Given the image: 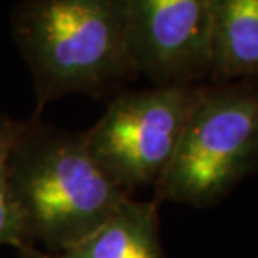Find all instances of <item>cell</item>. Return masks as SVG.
<instances>
[{
  "instance_id": "1",
  "label": "cell",
  "mask_w": 258,
  "mask_h": 258,
  "mask_svg": "<svg viewBox=\"0 0 258 258\" xmlns=\"http://www.w3.org/2000/svg\"><path fill=\"white\" fill-rule=\"evenodd\" d=\"M7 186L27 258L79 243L129 198L97 166L84 133L37 116L24 121L9 154Z\"/></svg>"
},
{
  "instance_id": "2",
  "label": "cell",
  "mask_w": 258,
  "mask_h": 258,
  "mask_svg": "<svg viewBox=\"0 0 258 258\" xmlns=\"http://www.w3.org/2000/svg\"><path fill=\"white\" fill-rule=\"evenodd\" d=\"M127 0H24L14 42L32 74L35 111L69 94L106 97L136 79L126 50Z\"/></svg>"
},
{
  "instance_id": "3",
  "label": "cell",
  "mask_w": 258,
  "mask_h": 258,
  "mask_svg": "<svg viewBox=\"0 0 258 258\" xmlns=\"http://www.w3.org/2000/svg\"><path fill=\"white\" fill-rule=\"evenodd\" d=\"M258 171V81L203 84L154 201L218 205Z\"/></svg>"
},
{
  "instance_id": "4",
  "label": "cell",
  "mask_w": 258,
  "mask_h": 258,
  "mask_svg": "<svg viewBox=\"0 0 258 258\" xmlns=\"http://www.w3.org/2000/svg\"><path fill=\"white\" fill-rule=\"evenodd\" d=\"M201 86L121 92L101 119L82 131L91 156L121 191L133 196L163 178Z\"/></svg>"
},
{
  "instance_id": "5",
  "label": "cell",
  "mask_w": 258,
  "mask_h": 258,
  "mask_svg": "<svg viewBox=\"0 0 258 258\" xmlns=\"http://www.w3.org/2000/svg\"><path fill=\"white\" fill-rule=\"evenodd\" d=\"M126 50L153 87H193L210 79V0H127Z\"/></svg>"
},
{
  "instance_id": "6",
  "label": "cell",
  "mask_w": 258,
  "mask_h": 258,
  "mask_svg": "<svg viewBox=\"0 0 258 258\" xmlns=\"http://www.w3.org/2000/svg\"><path fill=\"white\" fill-rule=\"evenodd\" d=\"M158 203L126 198L89 236L59 253L34 258H166L159 235Z\"/></svg>"
},
{
  "instance_id": "7",
  "label": "cell",
  "mask_w": 258,
  "mask_h": 258,
  "mask_svg": "<svg viewBox=\"0 0 258 258\" xmlns=\"http://www.w3.org/2000/svg\"><path fill=\"white\" fill-rule=\"evenodd\" d=\"M211 84L258 81V0H210Z\"/></svg>"
},
{
  "instance_id": "8",
  "label": "cell",
  "mask_w": 258,
  "mask_h": 258,
  "mask_svg": "<svg viewBox=\"0 0 258 258\" xmlns=\"http://www.w3.org/2000/svg\"><path fill=\"white\" fill-rule=\"evenodd\" d=\"M24 121L12 119L7 114L0 112V246L7 245L17 250L22 258H27V246L20 233L19 220L15 216L9 198L7 186V161L12 146L17 139Z\"/></svg>"
}]
</instances>
